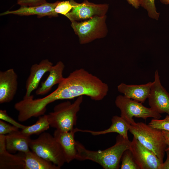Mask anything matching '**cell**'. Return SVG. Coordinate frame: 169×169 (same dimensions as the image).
I'll return each instance as SVG.
<instances>
[{
  "instance_id": "6da1fadb",
  "label": "cell",
  "mask_w": 169,
  "mask_h": 169,
  "mask_svg": "<svg viewBox=\"0 0 169 169\" xmlns=\"http://www.w3.org/2000/svg\"><path fill=\"white\" fill-rule=\"evenodd\" d=\"M109 90L107 84L85 69H76L59 84L57 88L49 95L34 99V105L41 112L46 110V107L56 100L71 99L83 95L95 101L103 100Z\"/></svg>"
},
{
  "instance_id": "7a4b0ae2",
  "label": "cell",
  "mask_w": 169,
  "mask_h": 169,
  "mask_svg": "<svg viewBox=\"0 0 169 169\" xmlns=\"http://www.w3.org/2000/svg\"><path fill=\"white\" fill-rule=\"evenodd\" d=\"M131 141L119 135L115 143L104 150L93 151L88 150L78 141H76L77 155L76 159L80 161L90 160L98 163L105 169H118L124 152L129 149Z\"/></svg>"
},
{
  "instance_id": "3957f363",
  "label": "cell",
  "mask_w": 169,
  "mask_h": 169,
  "mask_svg": "<svg viewBox=\"0 0 169 169\" xmlns=\"http://www.w3.org/2000/svg\"><path fill=\"white\" fill-rule=\"evenodd\" d=\"M129 131L141 144L153 151L162 163L163 162L167 146L161 130L140 122L131 125Z\"/></svg>"
},
{
  "instance_id": "277c9868",
  "label": "cell",
  "mask_w": 169,
  "mask_h": 169,
  "mask_svg": "<svg viewBox=\"0 0 169 169\" xmlns=\"http://www.w3.org/2000/svg\"><path fill=\"white\" fill-rule=\"evenodd\" d=\"M83 101V96L78 97L72 103L69 101L55 105L53 112L47 114L50 126L62 131L73 130L77 121V114Z\"/></svg>"
},
{
  "instance_id": "5b68a950",
  "label": "cell",
  "mask_w": 169,
  "mask_h": 169,
  "mask_svg": "<svg viewBox=\"0 0 169 169\" xmlns=\"http://www.w3.org/2000/svg\"><path fill=\"white\" fill-rule=\"evenodd\" d=\"M29 147L39 156L61 167L66 162L62 149L54 136L44 132L35 139H30Z\"/></svg>"
},
{
  "instance_id": "8992f818",
  "label": "cell",
  "mask_w": 169,
  "mask_h": 169,
  "mask_svg": "<svg viewBox=\"0 0 169 169\" xmlns=\"http://www.w3.org/2000/svg\"><path fill=\"white\" fill-rule=\"evenodd\" d=\"M106 15L95 16L83 21H71V26L81 44L104 38L108 33Z\"/></svg>"
},
{
  "instance_id": "52a82bcc",
  "label": "cell",
  "mask_w": 169,
  "mask_h": 169,
  "mask_svg": "<svg viewBox=\"0 0 169 169\" xmlns=\"http://www.w3.org/2000/svg\"><path fill=\"white\" fill-rule=\"evenodd\" d=\"M116 106L120 110V116L131 125L136 122L133 117L141 118L145 120L149 117L159 119L161 114L153 110L151 108L144 106L142 103L124 95H119L115 101Z\"/></svg>"
},
{
  "instance_id": "ba28073f",
  "label": "cell",
  "mask_w": 169,
  "mask_h": 169,
  "mask_svg": "<svg viewBox=\"0 0 169 169\" xmlns=\"http://www.w3.org/2000/svg\"><path fill=\"white\" fill-rule=\"evenodd\" d=\"M72 8L65 16L70 21L85 20L95 16L106 15L109 5L106 3L97 4L84 0L78 3L74 0H70Z\"/></svg>"
},
{
  "instance_id": "9c48e42d",
  "label": "cell",
  "mask_w": 169,
  "mask_h": 169,
  "mask_svg": "<svg viewBox=\"0 0 169 169\" xmlns=\"http://www.w3.org/2000/svg\"><path fill=\"white\" fill-rule=\"evenodd\" d=\"M129 150L140 169H161L162 163L156 155L134 137Z\"/></svg>"
},
{
  "instance_id": "30bf717a",
  "label": "cell",
  "mask_w": 169,
  "mask_h": 169,
  "mask_svg": "<svg viewBox=\"0 0 169 169\" xmlns=\"http://www.w3.org/2000/svg\"><path fill=\"white\" fill-rule=\"evenodd\" d=\"M149 105L153 110L169 116V94L161 85L158 71L155 72L154 80L148 98Z\"/></svg>"
},
{
  "instance_id": "8fae6325",
  "label": "cell",
  "mask_w": 169,
  "mask_h": 169,
  "mask_svg": "<svg viewBox=\"0 0 169 169\" xmlns=\"http://www.w3.org/2000/svg\"><path fill=\"white\" fill-rule=\"evenodd\" d=\"M18 75L11 68L0 71V103H8L13 99L18 88Z\"/></svg>"
},
{
  "instance_id": "7c38bea8",
  "label": "cell",
  "mask_w": 169,
  "mask_h": 169,
  "mask_svg": "<svg viewBox=\"0 0 169 169\" xmlns=\"http://www.w3.org/2000/svg\"><path fill=\"white\" fill-rule=\"evenodd\" d=\"M77 129L74 128L66 132L55 130L53 136L60 146L67 163L76 159V141L74 139V134L78 132Z\"/></svg>"
},
{
  "instance_id": "4fadbf2b",
  "label": "cell",
  "mask_w": 169,
  "mask_h": 169,
  "mask_svg": "<svg viewBox=\"0 0 169 169\" xmlns=\"http://www.w3.org/2000/svg\"><path fill=\"white\" fill-rule=\"evenodd\" d=\"M53 66V63L48 59H43L39 64L32 65L30 74L26 81V91L24 97H28L31 95L32 92L38 88L44 74L49 72Z\"/></svg>"
},
{
  "instance_id": "5bb4252c",
  "label": "cell",
  "mask_w": 169,
  "mask_h": 169,
  "mask_svg": "<svg viewBox=\"0 0 169 169\" xmlns=\"http://www.w3.org/2000/svg\"><path fill=\"white\" fill-rule=\"evenodd\" d=\"M59 1L54 3L46 2L40 5L34 6H21L14 11H7L0 14V16L13 14L20 16L37 15L38 18L48 16L49 17H57L58 15L54 10Z\"/></svg>"
},
{
  "instance_id": "9a60e30c",
  "label": "cell",
  "mask_w": 169,
  "mask_h": 169,
  "mask_svg": "<svg viewBox=\"0 0 169 169\" xmlns=\"http://www.w3.org/2000/svg\"><path fill=\"white\" fill-rule=\"evenodd\" d=\"M5 135H0V169H24L23 153L13 155L8 152L5 146Z\"/></svg>"
},
{
  "instance_id": "2e32d148",
  "label": "cell",
  "mask_w": 169,
  "mask_h": 169,
  "mask_svg": "<svg viewBox=\"0 0 169 169\" xmlns=\"http://www.w3.org/2000/svg\"><path fill=\"white\" fill-rule=\"evenodd\" d=\"M153 82L141 85H128L121 83L117 86V90L126 98L143 103L150 94Z\"/></svg>"
},
{
  "instance_id": "e0dca14e",
  "label": "cell",
  "mask_w": 169,
  "mask_h": 169,
  "mask_svg": "<svg viewBox=\"0 0 169 169\" xmlns=\"http://www.w3.org/2000/svg\"><path fill=\"white\" fill-rule=\"evenodd\" d=\"M64 67V64L61 61L53 65L49 72V74L47 79L36 91V94L44 95L49 92L54 86L59 84L64 78L63 73Z\"/></svg>"
},
{
  "instance_id": "ac0fdd59",
  "label": "cell",
  "mask_w": 169,
  "mask_h": 169,
  "mask_svg": "<svg viewBox=\"0 0 169 169\" xmlns=\"http://www.w3.org/2000/svg\"><path fill=\"white\" fill-rule=\"evenodd\" d=\"M30 136L23 134L21 131L13 132L5 136V146L10 153L18 151L24 153L30 151Z\"/></svg>"
},
{
  "instance_id": "d6986e66",
  "label": "cell",
  "mask_w": 169,
  "mask_h": 169,
  "mask_svg": "<svg viewBox=\"0 0 169 169\" xmlns=\"http://www.w3.org/2000/svg\"><path fill=\"white\" fill-rule=\"evenodd\" d=\"M131 124L127 122L121 116L115 115L111 119V124L108 129L100 131H93L78 129V131L89 133L92 135L96 136L110 133H117L125 139L128 140V131Z\"/></svg>"
},
{
  "instance_id": "ffe728a7",
  "label": "cell",
  "mask_w": 169,
  "mask_h": 169,
  "mask_svg": "<svg viewBox=\"0 0 169 169\" xmlns=\"http://www.w3.org/2000/svg\"><path fill=\"white\" fill-rule=\"evenodd\" d=\"M24 169H59L61 167L39 156L33 151L23 153Z\"/></svg>"
},
{
  "instance_id": "44dd1931",
  "label": "cell",
  "mask_w": 169,
  "mask_h": 169,
  "mask_svg": "<svg viewBox=\"0 0 169 169\" xmlns=\"http://www.w3.org/2000/svg\"><path fill=\"white\" fill-rule=\"evenodd\" d=\"M38 119L34 124L26 126L21 129V132L25 135L30 136L33 134L39 135L48 130L50 124L47 115H44L38 117Z\"/></svg>"
},
{
  "instance_id": "7402d4cb",
  "label": "cell",
  "mask_w": 169,
  "mask_h": 169,
  "mask_svg": "<svg viewBox=\"0 0 169 169\" xmlns=\"http://www.w3.org/2000/svg\"><path fill=\"white\" fill-rule=\"evenodd\" d=\"M121 160V169H140L136 163L132 153L129 149H127L124 152Z\"/></svg>"
},
{
  "instance_id": "603a6c76",
  "label": "cell",
  "mask_w": 169,
  "mask_h": 169,
  "mask_svg": "<svg viewBox=\"0 0 169 169\" xmlns=\"http://www.w3.org/2000/svg\"><path fill=\"white\" fill-rule=\"evenodd\" d=\"M140 5L146 9L149 16L157 20L159 18V13L156 10L155 5V0H138Z\"/></svg>"
},
{
  "instance_id": "cb8c5ba5",
  "label": "cell",
  "mask_w": 169,
  "mask_h": 169,
  "mask_svg": "<svg viewBox=\"0 0 169 169\" xmlns=\"http://www.w3.org/2000/svg\"><path fill=\"white\" fill-rule=\"evenodd\" d=\"M148 125L155 128L169 131V116L167 115L164 119L162 120L153 118Z\"/></svg>"
},
{
  "instance_id": "d4e9b609",
  "label": "cell",
  "mask_w": 169,
  "mask_h": 169,
  "mask_svg": "<svg viewBox=\"0 0 169 169\" xmlns=\"http://www.w3.org/2000/svg\"><path fill=\"white\" fill-rule=\"evenodd\" d=\"M72 8V6L69 1H59L54 10L57 14H60L65 16Z\"/></svg>"
},
{
  "instance_id": "484cf974",
  "label": "cell",
  "mask_w": 169,
  "mask_h": 169,
  "mask_svg": "<svg viewBox=\"0 0 169 169\" xmlns=\"http://www.w3.org/2000/svg\"><path fill=\"white\" fill-rule=\"evenodd\" d=\"M0 119L8 122L21 129L24 128L26 126L19 123L13 120L8 114L6 110H0Z\"/></svg>"
},
{
  "instance_id": "4316f807",
  "label": "cell",
  "mask_w": 169,
  "mask_h": 169,
  "mask_svg": "<svg viewBox=\"0 0 169 169\" xmlns=\"http://www.w3.org/2000/svg\"><path fill=\"white\" fill-rule=\"evenodd\" d=\"M18 128L0 120V135H5L19 131Z\"/></svg>"
},
{
  "instance_id": "83f0119b",
  "label": "cell",
  "mask_w": 169,
  "mask_h": 169,
  "mask_svg": "<svg viewBox=\"0 0 169 169\" xmlns=\"http://www.w3.org/2000/svg\"><path fill=\"white\" fill-rule=\"evenodd\" d=\"M47 2L46 0H18L17 3L21 6H34L40 5Z\"/></svg>"
},
{
  "instance_id": "f1b7e54d",
  "label": "cell",
  "mask_w": 169,
  "mask_h": 169,
  "mask_svg": "<svg viewBox=\"0 0 169 169\" xmlns=\"http://www.w3.org/2000/svg\"><path fill=\"white\" fill-rule=\"evenodd\" d=\"M167 155L166 160L161 164V169H169V148H167L166 150Z\"/></svg>"
},
{
  "instance_id": "f546056e",
  "label": "cell",
  "mask_w": 169,
  "mask_h": 169,
  "mask_svg": "<svg viewBox=\"0 0 169 169\" xmlns=\"http://www.w3.org/2000/svg\"><path fill=\"white\" fill-rule=\"evenodd\" d=\"M161 130L165 139L166 143L167 146V148H169V131L164 130Z\"/></svg>"
},
{
  "instance_id": "4dcf8cb0",
  "label": "cell",
  "mask_w": 169,
  "mask_h": 169,
  "mask_svg": "<svg viewBox=\"0 0 169 169\" xmlns=\"http://www.w3.org/2000/svg\"><path fill=\"white\" fill-rule=\"evenodd\" d=\"M128 3L136 9L140 6L138 0H126Z\"/></svg>"
},
{
  "instance_id": "1f68e13d",
  "label": "cell",
  "mask_w": 169,
  "mask_h": 169,
  "mask_svg": "<svg viewBox=\"0 0 169 169\" xmlns=\"http://www.w3.org/2000/svg\"><path fill=\"white\" fill-rule=\"evenodd\" d=\"M160 2L163 4L168 5L169 4V0H160Z\"/></svg>"
}]
</instances>
